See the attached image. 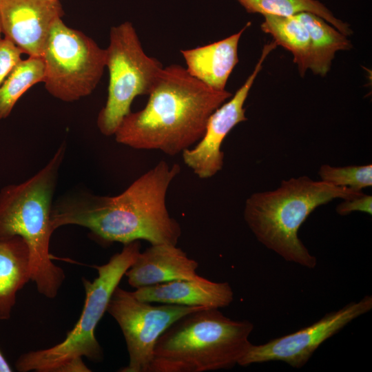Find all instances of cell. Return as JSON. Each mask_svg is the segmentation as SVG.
Masks as SVG:
<instances>
[{
    "mask_svg": "<svg viewBox=\"0 0 372 372\" xmlns=\"http://www.w3.org/2000/svg\"><path fill=\"white\" fill-rule=\"evenodd\" d=\"M337 213L342 216L351 214L353 211H359L372 214V196L362 194L360 196L350 198L344 199L335 209Z\"/></svg>",
    "mask_w": 372,
    "mask_h": 372,
    "instance_id": "603a6c76",
    "label": "cell"
},
{
    "mask_svg": "<svg viewBox=\"0 0 372 372\" xmlns=\"http://www.w3.org/2000/svg\"><path fill=\"white\" fill-rule=\"evenodd\" d=\"M63 15L59 0H0L4 38L29 56L41 57L54 23Z\"/></svg>",
    "mask_w": 372,
    "mask_h": 372,
    "instance_id": "7c38bea8",
    "label": "cell"
},
{
    "mask_svg": "<svg viewBox=\"0 0 372 372\" xmlns=\"http://www.w3.org/2000/svg\"><path fill=\"white\" fill-rule=\"evenodd\" d=\"M65 146L29 179L0 190V237L19 236L30 252L31 280L38 291L54 298L64 280L63 270L52 261L49 251L52 198Z\"/></svg>",
    "mask_w": 372,
    "mask_h": 372,
    "instance_id": "5b68a950",
    "label": "cell"
},
{
    "mask_svg": "<svg viewBox=\"0 0 372 372\" xmlns=\"http://www.w3.org/2000/svg\"><path fill=\"white\" fill-rule=\"evenodd\" d=\"M363 194L304 176L284 180L273 191L256 192L246 200L244 218L257 240L287 261L313 269L316 258L298 237L300 226L318 207L335 198Z\"/></svg>",
    "mask_w": 372,
    "mask_h": 372,
    "instance_id": "3957f363",
    "label": "cell"
},
{
    "mask_svg": "<svg viewBox=\"0 0 372 372\" xmlns=\"http://www.w3.org/2000/svg\"><path fill=\"white\" fill-rule=\"evenodd\" d=\"M23 52L6 38L0 39V85L21 60Z\"/></svg>",
    "mask_w": 372,
    "mask_h": 372,
    "instance_id": "7402d4cb",
    "label": "cell"
},
{
    "mask_svg": "<svg viewBox=\"0 0 372 372\" xmlns=\"http://www.w3.org/2000/svg\"><path fill=\"white\" fill-rule=\"evenodd\" d=\"M198 263L174 245H151L137 256L125 276L129 285L135 288L176 280L200 278L196 273Z\"/></svg>",
    "mask_w": 372,
    "mask_h": 372,
    "instance_id": "4fadbf2b",
    "label": "cell"
},
{
    "mask_svg": "<svg viewBox=\"0 0 372 372\" xmlns=\"http://www.w3.org/2000/svg\"><path fill=\"white\" fill-rule=\"evenodd\" d=\"M262 30L270 34L277 45L290 52L301 76L309 70L310 38L309 32L297 16L263 15Z\"/></svg>",
    "mask_w": 372,
    "mask_h": 372,
    "instance_id": "ac0fdd59",
    "label": "cell"
},
{
    "mask_svg": "<svg viewBox=\"0 0 372 372\" xmlns=\"http://www.w3.org/2000/svg\"><path fill=\"white\" fill-rule=\"evenodd\" d=\"M278 45L272 41L264 45L251 74L230 100L223 103L209 116L203 136L197 145L183 152V161L200 178H209L221 170L224 154L222 143L239 123L247 120L244 108L252 85L269 54Z\"/></svg>",
    "mask_w": 372,
    "mask_h": 372,
    "instance_id": "8fae6325",
    "label": "cell"
},
{
    "mask_svg": "<svg viewBox=\"0 0 372 372\" xmlns=\"http://www.w3.org/2000/svg\"><path fill=\"white\" fill-rule=\"evenodd\" d=\"M12 369L0 351V372H11Z\"/></svg>",
    "mask_w": 372,
    "mask_h": 372,
    "instance_id": "cb8c5ba5",
    "label": "cell"
},
{
    "mask_svg": "<svg viewBox=\"0 0 372 372\" xmlns=\"http://www.w3.org/2000/svg\"><path fill=\"white\" fill-rule=\"evenodd\" d=\"M307 28L310 38L309 70L320 76L329 72L335 53L349 50L353 45L348 37L321 17L310 13L296 14Z\"/></svg>",
    "mask_w": 372,
    "mask_h": 372,
    "instance_id": "e0dca14e",
    "label": "cell"
},
{
    "mask_svg": "<svg viewBox=\"0 0 372 372\" xmlns=\"http://www.w3.org/2000/svg\"><path fill=\"white\" fill-rule=\"evenodd\" d=\"M237 1L251 14L290 17L300 12H310L321 17L347 37L353 33L347 23L336 18L332 12L318 0H237Z\"/></svg>",
    "mask_w": 372,
    "mask_h": 372,
    "instance_id": "d6986e66",
    "label": "cell"
},
{
    "mask_svg": "<svg viewBox=\"0 0 372 372\" xmlns=\"http://www.w3.org/2000/svg\"><path fill=\"white\" fill-rule=\"evenodd\" d=\"M247 320L226 317L218 309L187 313L170 325L155 344L149 372H205L230 369L251 343Z\"/></svg>",
    "mask_w": 372,
    "mask_h": 372,
    "instance_id": "277c9868",
    "label": "cell"
},
{
    "mask_svg": "<svg viewBox=\"0 0 372 372\" xmlns=\"http://www.w3.org/2000/svg\"><path fill=\"white\" fill-rule=\"evenodd\" d=\"M138 299L151 303L220 309L229 306L234 292L227 282H213L203 277L176 280L136 289Z\"/></svg>",
    "mask_w": 372,
    "mask_h": 372,
    "instance_id": "5bb4252c",
    "label": "cell"
},
{
    "mask_svg": "<svg viewBox=\"0 0 372 372\" xmlns=\"http://www.w3.org/2000/svg\"><path fill=\"white\" fill-rule=\"evenodd\" d=\"M45 67L41 57L21 59L0 85V120L10 114L21 96L34 85L43 82Z\"/></svg>",
    "mask_w": 372,
    "mask_h": 372,
    "instance_id": "ffe728a7",
    "label": "cell"
},
{
    "mask_svg": "<svg viewBox=\"0 0 372 372\" xmlns=\"http://www.w3.org/2000/svg\"><path fill=\"white\" fill-rule=\"evenodd\" d=\"M372 309V297L366 296L342 308L324 315L316 322L296 332L274 338L259 345L251 344L238 365L270 361H282L300 369L309 360L315 351L327 339L346 325Z\"/></svg>",
    "mask_w": 372,
    "mask_h": 372,
    "instance_id": "30bf717a",
    "label": "cell"
},
{
    "mask_svg": "<svg viewBox=\"0 0 372 372\" xmlns=\"http://www.w3.org/2000/svg\"><path fill=\"white\" fill-rule=\"evenodd\" d=\"M105 50L109 71L107 98L96 124L103 134L112 136L131 112L134 98L149 94L163 68L157 59L145 54L129 21L112 27L110 43Z\"/></svg>",
    "mask_w": 372,
    "mask_h": 372,
    "instance_id": "52a82bcc",
    "label": "cell"
},
{
    "mask_svg": "<svg viewBox=\"0 0 372 372\" xmlns=\"http://www.w3.org/2000/svg\"><path fill=\"white\" fill-rule=\"evenodd\" d=\"M41 58L45 88L65 102L90 95L105 68V50L81 31L66 25L61 19L54 23Z\"/></svg>",
    "mask_w": 372,
    "mask_h": 372,
    "instance_id": "ba28073f",
    "label": "cell"
},
{
    "mask_svg": "<svg viewBox=\"0 0 372 372\" xmlns=\"http://www.w3.org/2000/svg\"><path fill=\"white\" fill-rule=\"evenodd\" d=\"M1 34H2V29H1V17H0V39H1Z\"/></svg>",
    "mask_w": 372,
    "mask_h": 372,
    "instance_id": "d4e9b609",
    "label": "cell"
},
{
    "mask_svg": "<svg viewBox=\"0 0 372 372\" xmlns=\"http://www.w3.org/2000/svg\"><path fill=\"white\" fill-rule=\"evenodd\" d=\"M180 171L178 164L162 161L117 196L68 195L52 206V228L82 226L107 243L145 240L151 245H176L181 228L167 211L166 195Z\"/></svg>",
    "mask_w": 372,
    "mask_h": 372,
    "instance_id": "6da1fadb",
    "label": "cell"
},
{
    "mask_svg": "<svg viewBox=\"0 0 372 372\" xmlns=\"http://www.w3.org/2000/svg\"><path fill=\"white\" fill-rule=\"evenodd\" d=\"M138 240L124 245L122 251L102 265L94 266L98 276L92 281L83 279L85 298L81 316L65 338L52 347L22 354L17 371L27 372H90L82 358L94 362L103 358L94 331L103 316L115 289L140 253Z\"/></svg>",
    "mask_w": 372,
    "mask_h": 372,
    "instance_id": "8992f818",
    "label": "cell"
},
{
    "mask_svg": "<svg viewBox=\"0 0 372 372\" xmlns=\"http://www.w3.org/2000/svg\"><path fill=\"white\" fill-rule=\"evenodd\" d=\"M31 280L28 247L19 236L0 237V320L10 318L17 292Z\"/></svg>",
    "mask_w": 372,
    "mask_h": 372,
    "instance_id": "2e32d148",
    "label": "cell"
},
{
    "mask_svg": "<svg viewBox=\"0 0 372 372\" xmlns=\"http://www.w3.org/2000/svg\"><path fill=\"white\" fill-rule=\"evenodd\" d=\"M249 25L248 23L238 32L222 40L181 50L189 74L213 89L225 90L228 79L238 63L240 39Z\"/></svg>",
    "mask_w": 372,
    "mask_h": 372,
    "instance_id": "9a60e30c",
    "label": "cell"
},
{
    "mask_svg": "<svg viewBox=\"0 0 372 372\" xmlns=\"http://www.w3.org/2000/svg\"><path fill=\"white\" fill-rule=\"evenodd\" d=\"M321 180L354 191L372 185V165L332 167L322 165L318 172Z\"/></svg>",
    "mask_w": 372,
    "mask_h": 372,
    "instance_id": "44dd1931",
    "label": "cell"
},
{
    "mask_svg": "<svg viewBox=\"0 0 372 372\" xmlns=\"http://www.w3.org/2000/svg\"><path fill=\"white\" fill-rule=\"evenodd\" d=\"M146 105L130 112L114 136L138 149H156L170 156L183 153L203 136L211 114L232 96L213 89L177 64L163 68Z\"/></svg>",
    "mask_w": 372,
    "mask_h": 372,
    "instance_id": "7a4b0ae2",
    "label": "cell"
},
{
    "mask_svg": "<svg viewBox=\"0 0 372 372\" xmlns=\"http://www.w3.org/2000/svg\"><path fill=\"white\" fill-rule=\"evenodd\" d=\"M202 307L161 304L153 305L120 288L114 291L107 311L119 325L129 355L128 364L121 372H149L153 351L160 335L183 316Z\"/></svg>",
    "mask_w": 372,
    "mask_h": 372,
    "instance_id": "9c48e42d",
    "label": "cell"
}]
</instances>
